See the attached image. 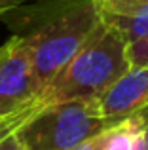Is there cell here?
Returning a JSON list of instances; mask_svg holds the SVG:
<instances>
[{
	"mask_svg": "<svg viewBox=\"0 0 148 150\" xmlns=\"http://www.w3.org/2000/svg\"><path fill=\"white\" fill-rule=\"evenodd\" d=\"M97 6H101V4H110V2H118V0H95Z\"/></svg>",
	"mask_w": 148,
	"mask_h": 150,
	"instance_id": "7c38bea8",
	"label": "cell"
},
{
	"mask_svg": "<svg viewBox=\"0 0 148 150\" xmlns=\"http://www.w3.org/2000/svg\"><path fill=\"white\" fill-rule=\"evenodd\" d=\"M110 127L114 124L99 114L95 101H61L34 110L15 135L25 150H72Z\"/></svg>",
	"mask_w": 148,
	"mask_h": 150,
	"instance_id": "3957f363",
	"label": "cell"
},
{
	"mask_svg": "<svg viewBox=\"0 0 148 150\" xmlns=\"http://www.w3.org/2000/svg\"><path fill=\"white\" fill-rule=\"evenodd\" d=\"M97 10L101 21L116 30L127 44L148 36V0H118L101 4Z\"/></svg>",
	"mask_w": 148,
	"mask_h": 150,
	"instance_id": "8992f818",
	"label": "cell"
},
{
	"mask_svg": "<svg viewBox=\"0 0 148 150\" xmlns=\"http://www.w3.org/2000/svg\"><path fill=\"white\" fill-rule=\"evenodd\" d=\"M2 139H4V137H2Z\"/></svg>",
	"mask_w": 148,
	"mask_h": 150,
	"instance_id": "4fadbf2b",
	"label": "cell"
},
{
	"mask_svg": "<svg viewBox=\"0 0 148 150\" xmlns=\"http://www.w3.org/2000/svg\"><path fill=\"white\" fill-rule=\"evenodd\" d=\"M110 129H112V127H110ZM110 129H106V131H103V133H99V135L91 137V139L84 141L82 144H78V146L72 148V150H103L104 144H106V139H108V133H110Z\"/></svg>",
	"mask_w": 148,
	"mask_h": 150,
	"instance_id": "ba28073f",
	"label": "cell"
},
{
	"mask_svg": "<svg viewBox=\"0 0 148 150\" xmlns=\"http://www.w3.org/2000/svg\"><path fill=\"white\" fill-rule=\"evenodd\" d=\"M95 106L114 125L148 112V65L129 67L99 99Z\"/></svg>",
	"mask_w": 148,
	"mask_h": 150,
	"instance_id": "5b68a950",
	"label": "cell"
},
{
	"mask_svg": "<svg viewBox=\"0 0 148 150\" xmlns=\"http://www.w3.org/2000/svg\"><path fill=\"white\" fill-rule=\"evenodd\" d=\"M127 53H129V65L131 67L148 65V36L133 42V44H129Z\"/></svg>",
	"mask_w": 148,
	"mask_h": 150,
	"instance_id": "52a82bcc",
	"label": "cell"
},
{
	"mask_svg": "<svg viewBox=\"0 0 148 150\" xmlns=\"http://www.w3.org/2000/svg\"><path fill=\"white\" fill-rule=\"evenodd\" d=\"M30 53L38 97L101 23L95 0H34L0 15Z\"/></svg>",
	"mask_w": 148,
	"mask_h": 150,
	"instance_id": "6da1fadb",
	"label": "cell"
},
{
	"mask_svg": "<svg viewBox=\"0 0 148 150\" xmlns=\"http://www.w3.org/2000/svg\"><path fill=\"white\" fill-rule=\"evenodd\" d=\"M0 150H25V148L21 146L17 135H15V133H10V135H6L4 139H0Z\"/></svg>",
	"mask_w": 148,
	"mask_h": 150,
	"instance_id": "9c48e42d",
	"label": "cell"
},
{
	"mask_svg": "<svg viewBox=\"0 0 148 150\" xmlns=\"http://www.w3.org/2000/svg\"><path fill=\"white\" fill-rule=\"evenodd\" d=\"M142 118H144V122H146V127H144V131H142V146H144V150H148V112Z\"/></svg>",
	"mask_w": 148,
	"mask_h": 150,
	"instance_id": "8fae6325",
	"label": "cell"
},
{
	"mask_svg": "<svg viewBox=\"0 0 148 150\" xmlns=\"http://www.w3.org/2000/svg\"><path fill=\"white\" fill-rule=\"evenodd\" d=\"M27 2H30V0H0V13H4V11L11 10V8H15V6L27 4Z\"/></svg>",
	"mask_w": 148,
	"mask_h": 150,
	"instance_id": "30bf717a",
	"label": "cell"
},
{
	"mask_svg": "<svg viewBox=\"0 0 148 150\" xmlns=\"http://www.w3.org/2000/svg\"><path fill=\"white\" fill-rule=\"evenodd\" d=\"M127 48L129 44L101 21L85 44L40 93L38 105L97 101L131 67Z\"/></svg>",
	"mask_w": 148,
	"mask_h": 150,
	"instance_id": "7a4b0ae2",
	"label": "cell"
},
{
	"mask_svg": "<svg viewBox=\"0 0 148 150\" xmlns=\"http://www.w3.org/2000/svg\"><path fill=\"white\" fill-rule=\"evenodd\" d=\"M0 105L27 116L40 108L30 53L25 42L13 34L0 44Z\"/></svg>",
	"mask_w": 148,
	"mask_h": 150,
	"instance_id": "277c9868",
	"label": "cell"
},
{
	"mask_svg": "<svg viewBox=\"0 0 148 150\" xmlns=\"http://www.w3.org/2000/svg\"><path fill=\"white\" fill-rule=\"evenodd\" d=\"M0 15H2V13H0Z\"/></svg>",
	"mask_w": 148,
	"mask_h": 150,
	"instance_id": "5bb4252c",
	"label": "cell"
}]
</instances>
